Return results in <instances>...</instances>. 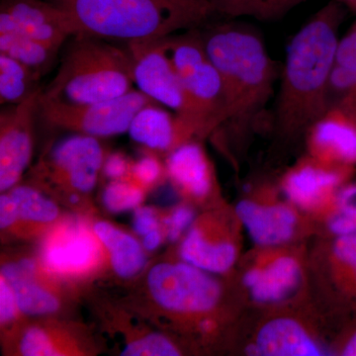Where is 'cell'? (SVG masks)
Listing matches in <instances>:
<instances>
[{"instance_id": "obj_19", "label": "cell", "mask_w": 356, "mask_h": 356, "mask_svg": "<svg viewBox=\"0 0 356 356\" xmlns=\"http://www.w3.org/2000/svg\"><path fill=\"white\" fill-rule=\"evenodd\" d=\"M166 170L179 188L194 197H205L212 188L213 173L202 147L187 142L173 149Z\"/></svg>"}, {"instance_id": "obj_12", "label": "cell", "mask_w": 356, "mask_h": 356, "mask_svg": "<svg viewBox=\"0 0 356 356\" xmlns=\"http://www.w3.org/2000/svg\"><path fill=\"white\" fill-rule=\"evenodd\" d=\"M103 149L97 138L77 135L67 138L51 154L49 168L60 181L79 192L92 191L103 166Z\"/></svg>"}, {"instance_id": "obj_9", "label": "cell", "mask_w": 356, "mask_h": 356, "mask_svg": "<svg viewBox=\"0 0 356 356\" xmlns=\"http://www.w3.org/2000/svg\"><path fill=\"white\" fill-rule=\"evenodd\" d=\"M42 90L18 104L7 105L0 114V189L13 188L32 156V132Z\"/></svg>"}, {"instance_id": "obj_22", "label": "cell", "mask_w": 356, "mask_h": 356, "mask_svg": "<svg viewBox=\"0 0 356 356\" xmlns=\"http://www.w3.org/2000/svg\"><path fill=\"white\" fill-rule=\"evenodd\" d=\"M332 104L339 105L356 116V22L339 39L336 62L331 76Z\"/></svg>"}, {"instance_id": "obj_40", "label": "cell", "mask_w": 356, "mask_h": 356, "mask_svg": "<svg viewBox=\"0 0 356 356\" xmlns=\"http://www.w3.org/2000/svg\"><path fill=\"white\" fill-rule=\"evenodd\" d=\"M161 234L158 229L149 232L144 238V248L147 250H154L161 245Z\"/></svg>"}, {"instance_id": "obj_39", "label": "cell", "mask_w": 356, "mask_h": 356, "mask_svg": "<svg viewBox=\"0 0 356 356\" xmlns=\"http://www.w3.org/2000/svg\"><path fill=\"white\" fill-rule=\"evenodd\" d=\"M341 355L356 356V325L344 339L341 348Z\"/></svg>"}, {"instance_id": "obj_44", "label": "cell", "mask_w": 356, "mask_h": 356, "mask_svg": "<svg viewBox=\"0 0 356 356\" xmlns=\"http://www.w3.org/2000/svg\"><path fill=\"white\" fill-rule=\"evenodd\" d=\"M355 13H356V11H355Z\"/></svg>"}, {"instance_id": "obj_20", "label": "cell", "mask_w": 356, "mask_h": 356, "mask_svg": "<svg viewBox=\"0 0 356 356\" xmlns=\"http://www.w3.org/2000/svg\"><path fill=\"white\" fill-rule=\"evenodd\" d=\"M180 255L185 262L206 273H222L235 264L238 250L231 241L213 240L202 229L194 227L180 245Z\"/></svg>"}, {"instance_id": "obj_25", "label": "cell", "mask_w": 356, "mask_h": 356, "mask_svg": "<svg viewBox=\"0 0 356 356\" xmlns=\"http://www.w3.org/2000/svg\"><path fill=\"white\" fill-rule=\"evenodd\" d=\"M41 76L15 58L0 54V102L14 105L38 92Z\"/></svg>"}, {"instance_id": "obj_3", "label": "cell", "mask_w": 356, "mask_h": 356, "mask_svg": "<svg viewBox=\"0 0 356 356\" xmlns=\"http://www.w3.org/2000/svg\"><path fill=\"white\" fill-rule=\"evenodd\" d=\"M208 56L224 86L227 121L261 115L280 76L261 37L243 23H222L202 33Z\"/></svg>"}, {"instance_id": "obj_18", "label": "cell", "mask_w": 356, "mask_h": 356, "mask_svg": "<svg viewBox=\"0 0 356 356\" xmlns=\"http://www.w3.org/2000/svg\"><path fill=\"white\" fill-rule=\"evenodd\" d=\"M257 355L264 356H321V346L297 321L276 318L262 325L254 344Z\"/></svg>"}, {"instance_id": "obj_14", "label": "cell", "mask_w": 356, "mask_h": 356, "mask_svg": "<svg viewBox=\"0 0 356 356\" xmlns=\"http://www.w3.org/2000/svg\"><path fill=\"white\" fill-rule=\"evenodd\" d=\"M99 257V245L95 236L77 225L58 229L44 245V264L54 273H83L96 266Z\"/></svg>"}, {"instance_id": "obj_5", "label": "cell", "mask_w": 356, "mask_h": 356, "mask_svg": "<svg viewBox=\"0 0 356 356\" xmlns=\"http://www.w3.org/2000/svg\"><path fill=\"white\" fill-rule=\"evenodd\" d=\"M168 49L178 76L192 106L208 131L227 121L224 86L208 56L197 28L168 38Z\"/></svg>"}, {"instance_id": "obj_7", "label": "cell", "mask_w": 356, "mask_h": 356, "mask_svg": "<svg viewBox=\"0 0 356 356\" xmlns=\"http://www.w3.org/2000/svg\"><path fill=\"white\" fill-rule=\"evenodd\" d=\"M168 38L127 43L133 60L134 83L154 102L193 121L203 132H207L178 76Z\"/></svg>"}, {"instance_id": "obj_35", "label": "cell", "mask_w": 356, "mask_h": 356, "mask_svg": "<svg viewBox=\"0 0 356 356\" xmlns=\"http://www.w3.org/2000/svg\"><path fill=\"white\" fill-rule=\"evenodd\" d=\"M18 308L13 288L7 282L6 278L0 280V321L2 324L11 322L16 315Z\"/></svg>"}, {"instance_id": "obj_37", "label": "cell", "mask_w": 356, "mask_h": 356, "mask_svg": "<svg viewBox=\"0 0 356 356\" xmlns=\"http://www.w3.org/2000/svg\"><path fill=\"white\" fill-rule=\"evenodd\" d=\"M19 218L17 205L9 195H1L0 197V226L2 229L9 228Z\"/></svg>"}, {"instance_id": "obj_42", "label": "cell", "mask_w": 356, "mask_h": 356, "mask_svg": "<svg viewBox=\"0 0 356 356\" xmlns=\"http://www.w3.org/2000/svg\"><path fill=\"white\" fill-rule=\"evenodd\" d=\"M343 3L344 6L348 7L353 11H356V0H337Z\"/></svg>"}, {"instance_id": "obj_36", "label": "cell", "mask_w": 356, "mask_h": 356, "mask_svg": "<svg viewBox=\"0 0 356 356\" xmlns=\"http://www.w3.org/2000/svg\"><path fill=\"white\" fill-rule=\"evenodd\" d=\"M158 220L151 208H140L134 216L133 227L136 233L146 236L149 232L158 229Z\"/></svg>"}, {"instance_id": "obj_41", "label": "cell", "mask_w": 356, "mask_h": 356, "mask_svg": "<svg viewBox=\"0 0 356 356\" xmlns=\"http://www.w3.org/2000/svg\"><path fill=\"white\" fill-rule=\"evenodd\" d=\"M201 329H202L203 332H209L214 329V324H213L211 320H204L203 322L201 323Z\"/></svg>"}, {"instance_id": "obj_1", "label": "cell", "mask_w": 356, "mask_h": 356, "mask_svg": "<svg viewBox=\"0 0 356 356\" xmlns=\"http://www.w3.org/2000/svg\"><path fill=\"white\" fill-rule=\"evenodd\" d=\"M344 7L331 0L288 46L273 114L283 133L308 132L331 107V76Z\"/></svg>"}, {"instance_id": "obj_11", "label": "cell", "mask_w": 356, "mask_h": 356, "mask_svg": "<svg viewBox=\"0 0 356 356\" xmlns=\"http://www.w3.org/2000/svg\"><path fill=\"white\" fill-rule=\"evenodd\" d=\"M0 22L58 49L76 36L67 14L50 0H0Z\"/></svg>"}, {"instance_id": "obj_27", "label": "cell", "mask_w": 356, "mask_h": 356, "mask_svg": "<svg viewBox=\"0 0 356 356\" xmlns=\"http://www.w3.org/2000/svg\"><path fill=\"white\" fill-rule=\"evenodd\" d=\"M332 254L339 284L348 298L356 302V233L336 236Z\"/></svg>"}, {"instance_id": "obj_8", "label": "cell", "mask_w": 356, "mask_h": 356, "mask_svg": "<svg viewBox=\"0 0 356 356\" xmlns=\"http://www.w3.org/2000/svg\"><path fill=\"white\" fill-rule=\"evenodd\" d=\"M147 285L159 305L179 313L209 312L221 297V288L214 278L185 261L154 266Z\"/></svg>"}, {"instance_id": "obj_30", "label": "cell", "mask_w": 356, "mask_h": 356, "mask_svg": "<svg viewBox=\"0 0 356 356\" xmlns=\"http://www.w3.org/2000/svg\"><path fill=\"white\" fill-rule=\"evenodd\" d=\"M144 194L142 189L129 182L115 180L105 189L103 202L111 212H124L138 207Z\"/></svg>"}, {"instance_id": "obj_26", "label": "cell", "mask_w": 356, "mask_h": 356, "mask_svg": "<svg viewBox=\"0 0 356 356\" xmlns=\"http://www.w3.org/2000/svg\"><path fill=\"white\" fill-rule=\"evenodd\" d=\"M215 13L229 18L252 17L274 21L284 17L295 7L308 0H210Z\"/></svg>"}, {"instance_id": "obj_28", "label": "cell", "mask_w": 356, "mask_h": 356, "mask_svg": "<svg viewBox=\"0 0 356 356\" xmlns=\"http://www.w3.org/2000/svg\"><path fill=\"white\" fill-rule=\"evenodd\" d=\"M10 196L17 205L21 219L48 222L55 220L58 209L55 203L44 198L38 191L28 186L14 187Z\"/></svg>"}, {"instance_id": "obj_15", "label": "cell", "mask_w": 356, "mask_h": 356, "mask_svg": "<svg viewBox=\"0 0 356 356\" xmlns=\"http://www.w3.org/2000/svg\"><path fill=\"white\" fill-rule=\"evenodd\" d=\"M236 213L252 240L261 247L282 245L296 232V212L285 204L243 200L236 205Z\"/></svg>"}, {"instance_id": "obj_6", "label": "cell", "mask_w": 356, "mask_h": 356, "mask_svg": "<svg viewBox=\"0 0 356 356\" xmlns=\"http://www.w3.org/2000/svg\"><path fill=\"white\" fill-rule=\"evenodd\" d=\"M153 102L149 96L135 89L114 99L86 104L65 102L41 93L38 115L55 127L95 138L111 137L128 132L135 115Z\"/></svg>"}, {"instance_id": "obj_43", "label": "cell", "mask_w": 356, "mask_h": 356, "mask_svg": "<svg viewBox=\"0 0 356 356\" xmlns=\"http://www.w3.org/2000/svg\"><path fill=\"white\" fill-rule=\"evenodd\" d=\"M70 200L74 203L77 202V201H79V196L76 195V194H74V195L70 196Z\"/></svg>"}, {"instance_id": "obj_23", "label": "cell", "mask_w": 356, "mask_h": 356, "mask_svg": "<svg viewBox=\"0 0 356 356\" xmlns=\"http://www.w3.org/2000/svg\"><path fill=\"white\" fill-rule=\"evenodd\" d=\"M95 233L108 250L112 266L119 276L132 277L144 268L146 257L140 243L132 236L106 222H96Z\"/></svg>"}, {"instance_id": "obj_24", "label": "cell", "mask_w": 356, "mask_h": 356, "mask_svg": "<svg viewBox=\"0 0 356 356\" xmlns=\"http://www.w3.org/2000/svg\"><path fill=\"white\" fill-rule=\"evenodd\" d=\"M58 51L60 49L33 39L6 22H0V54L15 58L40 76L51 67Z\"/></svg>"}, {"instance_id": "obj_29", "label": "cell", "mask_w": 356, "mask_h": 356, "mask_svg": "<svg viewBox=\"0 0 356 356\" xmlns=\"http://www.w3.org/2000/svg\"><path fill=\"white\" fill-rule=\"evenodd\" d=\"M337 204V212L330 219V231L336 236L356 233V186L339 192Z\"/></svg>"}, {"instance_id": "obj_33", "label": "cell", "mask_w": 356, "mask_h": 356, "mask_svg": "<svg viewBox=\"0 0 356 356\" xmlns=\"http://www.w3.org/2000/svg\"><path fill=\"white\" fill-rule=\"evenodd\" d=\"M193 221L194 212L191 208L186 206L177 208L165 222L168 238L172 242H175L191 226Z\"/></svg>"}, {"instance_id": "obj_10", "label": "cell", "mask_w": 356, "mask_h": 356, "mask_svg": "<svg viewBox=\"0 0 356 356\" xmlns=\"http://www.w3.org/2000/svg\"><path fill=\"white\" fill-rule=\"evenodd\" d=\"M311 159L346 172L356 165V116L332 104L308 131Z\"/></svg>"}, {"instance_id": "obj_38", "label": "cell", "mask_w": 356, "mask_h": 356, "mask_svg": "<svg viewBox=\"0 0 356 356\" xmlns=\"http://www.w3.org/2000/svg\"><path fill=\"white\" fill-rule=\"evenodd\" d=\"M105 175L118 180L128 172V163L121 154H112L103 163Z\"/></svg>"}, {"instance_id": "obj_32", "label": "cell", "mask_w": 356, "mask_h": 356, "mask_svg": "<svg viewBox=\"0 0 356 356\" xmlns=\"http://www.w3.org/2000/svg\"><path fill=\"white\" fill-rule=\"evenodd\" d=\"M21 355L26 356H54L63 353L56 346L51 337L39 327L28 330L20 341Z\"/></svg>"}, {"instance_id": "obj_34", "label": "cell", "mask_w": 356, "mask_h": 356, "mask_svg": "<svg viewBox=\"0 0 356 356\" xmlns=\"http://www.w3.org/2000/svg\"><path fill=\"white\" fill-rule=\"evenodd\" d=\"M134 177L143 184H153L161 175V165L153 156L140 159L132 168Z\"/></svg>"}, {"instance_id": "obj_31", "label": "cell", "mask_w": 356, "mask_h": 356, "mask_svg": "<svg viewBox=\"0 0 356 356\" xmlns=\"http://www.w3.org/2000/svg\"><path fill=\"white\" fill-rule=\"evenodd\" d=\"M123 356H177L179 351L166 337L152 334L127 344L122 350Z\"/></svg>"}, {"instance_id": "obj_4", "label": "cell", "mask_w": 356, "mask_h": 356, "mask_svg": "<svg viewBox=\"0 0 356 356\" xmlns=\"http://www.w3.org/2000/svg\"><path fill=\"white\" fill-rule=\"evenodd\" d=\"M57 74L42 91L74 104L106 102L133 90V60L127 49L88 35L72 37Z\"/></svg>"}, {"instance_id": "obj_16", "label": "cell", "mask_w": 356, "mask_h": 356, "mask_svg": "<svg viewBox=\"0 0 356 356\" xmlns=\"http://www.w3.org/2000/svg\"><path fill=\"white\" fill-rule=\"evenodd\" d=\"M344 172L330 168L313 159L299 163L283 180L285 195L297 207L311 210L332 197L343 180Z\"/></svg>"}, {"instance_id": "obj_21", "label": "cell", "mask_w": 356, "mask_h": 356, "mask_svg": "<svg viewBox=\"0 0 356 356\" xmlns=\"http://www.w3.org/2000/svg\"><path fill=\"white\" fill-rule=\"evenodd\" d=\"M35 266L31 261H23L10 264L2 269V277L6 278L13 288L18 309L28 315H46L58 309V301L33 280Z\"/></svg>"}, {"instance_id": "obj_17", "label": "cell", "mask_w": 356, "mask_h": 356, "mask_svg": "<svg viewBox=\"0 0 356 356\" xmlns=\"http://www.w3.org/2000/svg\"><path fill=\"white\" fill-rule=\"evenodd\" d=\"M302 280L301 266L295 257L280 255L262 266L248 269L243 284L254 301L277 303L296 291Z\"/></svg>"}, {"instance_id": "obj_2", "label": "cell", "mask_w": 356, "mask_h": 356, "mask_svg": "<svg viewBox=\"0 0 356 356\" xmlns=\"http://www.w3.org/2000/svg\"><path fill=\"white\" fill-rule=\"evenodd\" d=\"M69 16L76 35L105 40L153 41L202 26L210 0H50Z\"/></svg>"}, {"instance_id": "obj_13", "label": "cell", "mask_w": 356, "mask_h": 356, "mask_svg": "<svg viewBox=\"0 0 356 356\" xmlns=\"http://www.w3.org/2000/svg\"><path fill=\"white\" fill-rule=\"evenodd\" d=\"M128 132L135 142L149 149L173 151L187 143L192 135L203 130L193 121L153 102L135 115Z\"/></svg>"}]
</instances>
